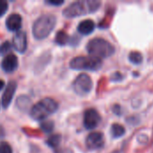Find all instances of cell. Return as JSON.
I'll return each mask as SVG.
<instances>
[{
  "instance_id": "obj_1",
  "label": "cell",
  "mask_w": 153,
  "mask_h": 153,
  "mask_svg": "<svg viewBox=\"0 0 153 153\" xmlns=\"http://www.w3.org/2000/svg\"><path fill=\"white\" fill-rule=\"evenodd\" d=\"M100 4L101 2L98 0H83L74 2L63 11V14L67 18L82 16L96 12L100 8Z\"/></svg>"
},
{
  "instance_id": "obj_2",
  "label": "cell",
  "mask_w": 153,
  "mask_h": 153,
  "mask_svg": "<svg viewBox=\"0 0 153 153\" xmlns=\"http://www.w3.org/2000/svg\"><path fill=\"white\" fill-rule=\"evenodd\" d=\"M87 51L91 56L98 58H108L115 54V47L108 40L101 38H95L87 44Z\"/></svg>"
},
{
  "instance_id": "obj_3",
  "label": "cell",
  "mask_w": 153,
  "mask_h": 153,
  "mask_svg": "<svg viewBox=\"0 0 153 153\" xmlns=\"http://www.w3.org/2000/svg\"><path fill=\"white\" fill-rule=\"evenodd\" d=\"M56 19L54 15L44 14L38 18L33 24L32 33L33 36L38 39H43L47 38L53 30L56 25Z\"/></svg>"
},
{
  "instance_id": "obj_4",
  "label": "cell",
  "mask_w": 153,
  "mask_h": 153,
  "mask_svg": "<svg viewBox=\"0 0 153 153\" xmlns=\"http://www.w3.org/2000/svg\"><path fill=\"white\" fill-rule=\"evenodd\" d=\"M56 109L57 103L52 99L46 98L31 108L30 117L35 120H43L49 115L55 113Z\"/></svg>"
},
{
  "instance_id": "obj_5",
  "label": "cell",
  "mask_w": 153,
  "mask_h": 153,
  "mask_svg": "<svg viewBox=\"0 0 153 153\" xmlns=\"http://www.w3.org/2000/svg\"><path fill=\"white\" fill-rule=\"evenodd\" d=\"M102 66V60L95 56H76L70 62V67L75 70L98 71Z\"/></svg>"
},
{
  "instance_id": "obj_6",
  "label": "cell",
  "mask_w": 153,
  "mask_h": 153,
  "mask_svg": "<svg viewBox=\"0 0 153 153\" xmlns=\"http://www.w3.org/2000/svg\"><path fill=\"white\" fill-rule=\"evenodd\" d=\"M93 87V82L91 78L86 74H81L76 77L73 83V88L74 91L80 95L84 96L91 92Z\"/></svg>"
},
{
  "instance_id": "obj_7",
  "label": "cell",
  "mask_w": 153,
  "mask_h": 153,
  "mask_svg": "<svg viewBox=\"0 0 153 153\" xmlns=\"http://www.w3.org/2000/svg\"><path fill=\"white\" fill-rule=\"evenodd\" d=\"M100 121H101V117L96 109L89 108L84 112L83 125L86 129L88 130L95 129L100 125Z\"/></svg>"
},
{
  "instance_id": "obj_8",
  "label": "cell",
  "mask_w": 153,
  "mask_h": 153,
  "mask_svg": "<svg viewBox=\"0 0 153 153\" xmlns=\"http://www.w3.org/2000/svg\"><path fill=\"white\" fill-rule=\"evenodd\" d=\"M86 146L89 150H99L104 146V136L100 132L90 134L86 139Z\"/></svg>"
},
{
  "instance_id": "obj_9",
  "label": "cell",
  "mask_w": 153,
  "mask_h": 153,
  "mask_svg": "<svg viewBox=\"0 0 153 153\" xmlns=\"http://www.w3.org/2000/svg\"><path fill=\"white\" fill-rule=\"evenodd\" d=\"M13 48L20 53H23L27 48V36L24 31H18L13 39Z\"/></svg>"
},
{
  "instance_id": "obj_10",
  "label": "cell",
  "mask_w": 153,
  "mask_h": 153,
  "mask_svg": "<svg viewBox=\"0 0 153 153\" xmlns=\"http://www.w3.org/2000/svg\"><path fill=\"white\" fill-rule=\"evenodd\" d=\"M15 91H16V82L12 81L7 84L6 89H5V91L2 96V106H3V108H6L10 105Z\"/></svg>"
},
{
  "instance_id": "obj_11",
  "label": "cell",
  "mask_w": 153,
  "mask_h": 153,
  "mask_svg": "<svg viewBox=\"0 0 153 153\" xmlns=\"http://www.w3.org/2000/svg\"><path fill=\"white\" fill-rule=\"evenodd\" d=\"M18 66V59L13 54L7 55L2 61V68L6 73H12L16 70Z\"/></svg>"
},
{
  "instance_id": "obj_12",
  "label": "cell",
  "mask_w": 153,
  "mask_h": 153,
  "mask_svg": "<svg viewBox=\"0 0 153 153\" xmlns=\"http://www.w3.org/2000/svg\"><path fill=\"white\" fill-rule=\"evenodd\" d=\"M6 27L12 31L18 30L22 27V17L18 13H12L6 19Z\"/></svg>"
},
{
  "instance_id": "obj_13",
  "label": "cell",
  "mask_w": 153,
  "mask_h": 153,
  "mask_svg": "<svg viewBox=\"0 0 153 153\" xmlns=\"http://www.w3.org/2000/svg\"><path fill=\"white\" fill-rule=\"evenodd\" d=\"M95 29V23L91 20H84L80 22L78 25V31L82 35H89L91 34Z\"/></svg>"
},
{
  "instance_id": "obj_14",
  "label": "cell",
  "mask_w": 153,
  "mask_h": 153,
  "mask_svg": "<svg viewBox=\"0 0 153 153\" xmlns=\"http://www.w3.org/2000/svg\"><path fill=\"white\" fill-rule=\"evenodd\" d=\"M110 133H111V134H112V136L114 138H118V137H121V136H123L125 134L126 129L120 124H113L111 126Z\"/></svg>"
},
{
  "instance_id": "obj_15",
  "label": "cell",
  "mask_w": 153,
  "mask_h": 153,
  "mask_svg": "<svg viewBox=\"0 0 153 153\" xmlns=\"http://www.w3.org/2000/svg\"><path fill=\"white\" fill-rule=\"evenodd\" d=\"M55 41L56 44L58 45H61V46H64V45H66L69 41V36L67 35L66 32L65 31H58L56 33V39H55Z\"/></svg>"
},
{
  "instance_id": "obj_16",
  "label": "cell",
  "mask_w": 153,
  "mask_h": 153,
  "mask_svg": "<svg viewBox=\"0 0 153 153\" xmlns=\"http://www.w3.org/2000/svg\"><path fill=\"white\" fill-rule=\"evenodd\" d=\"M129 60L131 63L134 64V65H140L143 60V55L138 52V51H133L129 54Z\"/></svg>"
},
{
  "instance_id": "obj_17",
  "label": "cell",
  "mask_w": 153,
  "mask_h": 153,
  "mask_svg": "<svg viewBox=\"0 0 153 153\" xmlns=\"http://www.w3.org/2000/svg\"><path fill=\"white\" fill-rule=\"evenodd\" d=\"M60 142H61V136L59 134H55V135L50 136L48 139L47 144L51 148H56L59 145Z\"/></svg>"
},
{
  "instance_id": "obj_18",
  "label": "cell",
  "mask_w": 153,
  "mask_h": 153,
  "mask_svg": "<svg viewBox=\"0 0 153 153\" xmlns=\"http://www.w3.org/2000/svg\"><path fill=\"white\" fill-rule=\"evenodd\" d=\"M40 129L44 133H51L54 129V123L52 121H45L40 124Z\"/></svg>"
},
{
  "instance_id": "obj_19",
  "label": "cell",
  "mask_w": 153,
  "mask_h": 153,
  "mask_svg": "<svg viewBox=\"0 0 153 153\" xmlns=\"http://www.w3.org/2000/svg\"><path fill=\"white\" fill-rule=\"evenodd\" d=\"M10 50H11V44H10L8 41L4 42V43L0 46V54H2V55L7 54Z\"/></svg>"
},
{
  "instance_id": "obj_20",
  "label": "cell",
  "mask_w": 153,
  "mask_h": 153,
  "mask_svg": "<svg viewBox=\"0 0 153 153\" xmlns=\"http://www.w3.org/2000/svg\"><path fill=\"white\" fill-rule=\"evenodd\" d=\"M0 153H13V151L7 143H0Z\"/></svg>"
},
{
  "instance_id": "obj_21",
  "label": "cell",
  "mask_w": 153,
  "mask_h": 153,
  "mask_svg": "<svg viewBox=\"0 0 153 153\" xmlns=\"http://www.w3.org/2000/svg\"><path fill=\"white\" fill-rule=\"evenodd\" d=\"M8 10V4L6 1L0 0V17L3 16Z\"/></svg>"
},
{
  "instance_id": "obj_22",
  "label": "cell",
  "mask_w": 153,
  "mask_h": 153,
  "mask_svg": "<svg viewBox=\"0 0 153 153\" xmlns=\"http://www.w3.org/2000/svg\"><path fill=\"white\" fill-rule=\"evenodd\" d=\"M48 4H54V5H60L62 4H64V1H53V0H50V1H48Z\"/></svg>"
},
{
  "instance_id": "obj_23",
  "label": "cell",
  "mask_w": 153,
  "mask_h": 153,
  "mask_svg": "<svg viewBox=\"0 0 153 153\" xmlns=\"http://www.w3.org/2000/svg\"><path fill=\"white\" fill-rule=\"evenodd\" d=\"M4 82L2 80H0V91L3 89V87H4Z\"/></svg>"
},
{
  "instance_id": "obj_24",
  "label": "cell",
  "mask_w": 153,
  "mask_h": 153,
  "mask_svg": "<svg viewBox=\"0 0 153 153\" xmlns=\"http://www.w3.org/2000/svg\"><path fill=\"white\" fill-rule=\"evenodd\" d=\"M4 130H3L2 128H0V138H2V137L4 136Z\"/></svg>"
},
{
  "instance_id": "obj_25",
  "label": "cell",
  "mask_w": 153,
  "mask_h": 153,
  "mask_svg": "<svg viewBox=\"0 0 153 153\" xmlns=\"http://www.w3.org/2000/svg\"><path fill=\"white\" fill-rule=\"evenodd\" d=\"M114 153H118V152H114Z\"/></svg>"
}]
</instances>
